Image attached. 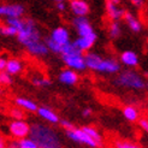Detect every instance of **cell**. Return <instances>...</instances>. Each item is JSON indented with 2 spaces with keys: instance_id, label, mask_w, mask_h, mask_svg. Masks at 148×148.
I'll return each instance as SVG.
<instances>
[{
  "instance_id": "20",
  "label": "cell",
  "mask_w": 148,
  "mask_h": 148,
  "mask_svg": "<svg viewBox=\"0 0 148 148\" xmlns=\"http://www.w3.org/2000/svg\"><path fill=\"white\" fill-rule=\"evenodd\" d=\"M123 116L127 121L129 122H137L140 119V114H138V111L135 106H131V105H127L123 108Z\"/></svg>"
},
{
  "instance_id": "2",
  "label": "cell",
  "mask_w": 148,
  "mask_h": 148,
  "mask_svg": "<svg viewBox=\"0 0 148 148\" xmlns=\"http://www.w3.org/2000/svg\"><path fill=\"white\" fill-rule=\"evenodd\" d=\"M29 136L38 143L39 148H63L60 134L47 124L33 123Z\"/></svg>"
},
{
  "instance_id": "11",
  "label": "cell",
  "mask_w": 148,
  "mask_h": 148,
  "mask_svg": "<svg viewBox=\"0 0 148 148\" xmlns=\"http://www.w3.org/2000/svg\"><path fill=\"white\" fill-rule=\"evenodd\" d=\"M106 14L111 21L123 19L125 10L121 6V0H105Z\"/></svg>"
},
{
  "instance_id": "16",
  "label": "cell",
  "mask_w": 148,
  "mask_h": 148,
  "mask_svg": "<svg viewBox=\"0 0 148 148\" xmlns=\"http://www.w3.org/2000/svg\"><path fill=\"white\" fill-rule=\"evenodd\" d=\"M123 19H124V22H125V24L128 25V28H129L130 32L135 33V34L141 33V30H142V23H141V21H140L132 12L125 11Z\"/></svg>"
},
{
  "instance_id": "17",
  "label": "cell",
  "mask_w": 148,
  "mask_h": 148,
  "mask_svg": "<svg viewBox=\"0 0 148 148\" xmlns=\"http://www.w3.org/2000/svg\"><path fill=\"white\" fill-rule=\"evenodd\" d=\"M39 117L41 119H43L45 122L49 123V124H58L60 123V119H59V116L54 112L52 108L49 107H46V106H39V110L38 112Z\"/></svg>"
},
{
  "instance_id": "21",
  "label": "cell",
  "mask_w": 148,
  "mask_h": 148,
  "mask_svg": "<svg viewBox=\"0 0 148 148\" xmlns=\"http://www.w3.org/2000/svg\"><path fill=\"white\" fill-rule=\"evenodd\" d=\"M122 25L119 23V21H111V23L108 25V36L112 40H117L122 36Z\"/></svg>"
},
{
  "instance_id": "13",
  "label": "cell",
  "mask_w": 148,
  "mask_h": 148,
  "mask_svg": "<svg viewBox=\"0 0 148 148\" xmlns=\"http://www.w3.org/2000/svg\"><path fill=\"white\" fill-rule=\"evenodd\" d=\"M98 40V35H92V36H77V38L73 40L72 42L75 43V46L83 53H88L90 52V49L93 48V46L95 45V42Z\"/></svg>"
},
{
  "instance_id": "36",
  "label": "cell",
  "mask_w": 148,
  "mask_h": 148,
  "mask_svg": "<svg viewBox=\"0 0 148 148\" xmlns=\"http://www.w3.org/2000/svg\"><path fill=\"white\" fill-rule=\"evenodd\" d=\"M7 143L9 142H6V140L4 137L0 138V148H7Z\"/></svg>"
},
{
  "instance_id": "10",
  "label": "cell",
  "mask_w": 148,
  "mask_h": 148,
  "mask_svg": "<svg viewBox=\"0 0 148 148\" xmlns=\"http://www.w3.org/2000/svg\"><path fill=\"white\" fill-rule=\"evenodd\" d=\"M25 9L23 5L13 3V4H3L0 6V16L3 18H22L24 17Z\"/></svg>"
},
{
  "instance_id": "8",
  "label": "cell",
  "mask_w": 148,
  "mask_h": 148,
  "mask_svg": "<svg viewBox=\"0 0 148 148\" xmlns=\"http://www.w3.org/2000/svg\"><path fill=\"white\" fill-rule=\"evenodd\" d=\"M9 132L13 138L22 140L30 135L32 125L28 124L24 119H12L9 123Z\"/></svg>"
},
{
  "instance_id": "34",
  "label": "cell",
  "mask_w": 148,
  "mask_h": 148,
  "mask_svg": "<svg viewBox=\"0 0 148 148\" xmlns=\"http://www.w3.org/2000/svg\"><path fill=\"white\" fill-rule=\"evenodd\" d=\"M92 113H93L92 108H89V107H86V108H83V111H82V117L88 118V117H90V116H92Z\"/></svg>"
},
{
  "instance_id": "5",
  "label": "cell",
  "mask_w": 148,
  "mask_h": 148,
  "mask_svg": "<svg viewBox=\"0 0 148 148\" xmlns=\"http://www.w3.org/2000/svg\"><path fill=\"white\" fill-rule=\"evenodd\" d=\"M60 57H62L63 64L66 68L72 69L75 71H83L87 69L84 53L81 52L72 41L64 47Z\"/></svg>"
},
{
  "instance_id": "32",
  "label": "cell",
  "mask_w": 148,
  "mask_h": 148,
  "mask_svg": "<svg viewBox=\"0 0 148 148\" xmlns=\"http://www.w3.org/2000/svg\"><path fill=\"white\" fill-rule=\"evenodd\" d=\"M130 3L135 7H137V9H141V7L145 5V0H130Z\"/></svg>"
},
{
  "instance_id": "27",
  "label": "cell",
  "mask_w": 148,
  "mask_h": 148,
  "mask_svg": "<svg viewBox=\"0 0 148 148\" xmlns=\"http://www.w3.org/2000/svg\"><path fill=\"white\" fill-rule=\"evenodd\" d=\"M0 83L3 86H11L13 83V77L6 71H0Z\"/></svg>"
},
{
  "instance_id": "29",
  "label": "cell",
  "mask_w": 148,
  "mask_h": 148,
  "mask_svg": "<svg viewBox=\"0 0 148 148\" xmlns=\"http://www.w3.org/2000/svg\"><path fill=\"white\" fill-rule=\"evenodd\" d=\"M62 125V128L66 131V130H71V129H73L75 128V125H73L70 121H68V119H60V123H59Z\"/></svg>"
},
{
  "instance_id": "31",
  "label": "cell",
  "mask_w": 148,
  "mask_h": 148,
  "mask_svg": "<svg viewBox=\"0 0 148 148\" xmlns=\"http://www.w3.org/2000/svg\"><path fill=\"white\" fill-rule=\"evenodd\" d=\"M56 9L59 12H64L66 10V4L65 1H60V3H56Z\"/></svg>"
},
{
  "instance_id": "24",
  "label": "cell",
  "mask_w": 148,
  "mask_h": 148,
  "mask_svg": "<svg viewBox=\"0 0 148 148\" xmlns=\"http://www.w3.org/2000/svg\"><path fill=\"white\" fill-rule=\"evenodd\" d=\"M32 83L38 88H47L51 86V79L47 77H35L32 79Z\"/></svg>"
},
{
  "instance_id": "37",
  "label": "cell",
  "mask_w": 148,
  "mask_h": 148,
  "mask_svg": "<svg viewBox=\"0 0 148 148\" xmlns=\"http://www.w3.org/2000/svg\"><path fill=\"white\" fill-rule=\"evenodd\" d=\"M53 1H56V3H60V1H65V0H53Z\"/></svg>"
},
{
  "instance_id": "23",
  "label": "cell",
  "mask_w": 148,
  "mask_h": 148,
  "mask_svg": "<svg viewBox=\"0 0 148 148\" xmlns=\"http://www.w3.org/2000/svg\"><path fill=\"white\" fill-rule=\"evenodd\" d=\"M82 129H83L90 137H93L100 146H102V136H101V134H100V132H99L97 129H95L94 127H90V125H84V127H82Z\"/></svg>"
},
{
  "instance_id": "18",
  "label": "cell",
  "mask_w": 148,
  "mask_h": 148,
  "mask_svg": "<svg viewBox=\"0 0 148 148\" xmlns=\"http://www.w3.org/2000/svg\"><path fill=\"white\" fill-rule=\"evenodd\" d=\"M13 101H14V105L16 106L23 108L24 111H28V112H38V110H39L38 103L30 99H28V98L17 97Z\"/></svg>"
},
{
  "instance_id": "28",
  "label": "cell",
  "mask_w": 148,
  "mask_h": 148,
  "mask_svg": "<svg viewBox=\"0 0 148 148\" xmlns=\"http://www.w3.org/2000/svg\"><path fill=\"white\" fill-rule=\"evenodd\" d=\"M114 147L116 148H141L140 146H137L135 143H131V142H128V141H116Z\"/></svg>"
},
{
  "instance_id": "6",
  "label": "cell",
  "mask_w": 148,
  "mask_h": 148,
  "mask_svg": "<svg viewBox=\"0 0 148 148\" xmlns=\"http://www.w3.org/2000/svg\"><path fill=\"white\" fill-rule=\"evenodd\" d=\"M45 41L49 52H52L53 54L60 56L64 47L71 42L70 32L68 28H65L63 25L56 27L54 29H52V32L45 39Z\"/></svg>"
},
{
  "instance_id": "1",
  "label": "cell",
  "mask_w": 148,
  "mask_h": 148,
  "mask_svg": "<svg viewBox=\"0 0 148 148\" xmlns=\"http://www.w3.org/2000/svg\"><path fill=\"white\" fill-rule=\"evenodd\" d=\"M16 38L30 56L36 58H43L48 56L49 49L46 45V41L42 39L39 27L33 18H23V25L18 30Z\"/></svg>"
},
{
  "instance_id": "22",
  "label": "cell",
  "mask_w": 148,
  "mask_h": 148,
  "mask_svg": "<svg viewBox=\"0 0 148 148\" xmlns=\"http://www.w3.org/2000/svg\"><path fill=\"white\" fill-rule=\"evenodd\" d=\"M0 34L5 36V38H13V36H17L18 30L14 27L7 24V23H4L0 25Z\"/></svg>"
},
{
  "instance_id": "39",
  "label": "cell",
  "mask_w": 148,
  "mask_h": 148,
  "mask_svg": "<svg viewBox=\"0 0 148 148\" xmlns=\"http://www.w3.org/2000/svg\"><path fill=\"white\" fill-rule=\"evenodd\" d=\"M147 87H148V86H147Z\"/></svg>"
},
{
  "instance_id": "7",
  "label": "cell",
  "mask_w": 148,
  "mask_h": 148,
  "mask_svg": "<svg viewBox=\"0 0 148 148\" xmlns=\"http://www.w3.org/2000/svg\"><path fill=\"white\" fill-rule=\"evenodd\" d=\"M65 135L70 141L75 142L77 145H83L89 148H99L101 147L93 137H90L82 128H73L71 130H66Z\"/></svg>"
},
{
  "instance_id": "14",
  "label": "cell",
  "mask_w": 148,
  "mask_h": 148,
  "mask_svg": "<svg viewBox=\"0 0 148 148\" xmlns=\"http://www.w3.org/2000/svg\"><path fill=\"white\" fill-rule=\"evenodd\" d=\"M119 62L122 65L127 66L129 69H134L140 64V58L137 56L136 52L134 51H124L119 54Z\"/></svg>"
},
{
  "instance_id": "19",
  "label": "cell",
  "mask_w": 148,
  "mask_h": 148,
  "mask_svg": "<svg viewBox=\"0 0 148 148\" xmlns=\"http://www.w3.org/2000/svg\"><path fill=\"white\" fill-rule=\"evenodd\" d=\"M23 70H24V64L22 63L19 59H16V58L7 59V64H6L5 71L9 72L10 75H12V76L19 75V73L23 71Z\"/></svg>"
},
{
  "instance_id": "9",
  "label": "cell",
  "mask_w": 148,
  "mask_h": 148,
  "mask_svg": "<svg viewBox=\"0 0 148 148\" xmlns=\"http://www.w3.org/2000/svg\"><path fill=\"white\" fill-rule=\"evenodd\" d=\"M71 24H72V28L75 29L77 36H81V38L82 36H92L97 34L90 21L87 17H73Z\"/></svg>"
},
{
  "instance_id": "35",
  "label": "cell",
  "mask_w": 148,
  "mask_h": 148,
  "mask_svg": "<svg viewBox=\"0 0 148 148\" xmlns=\"http://www.w3.org/2000/svg\"><path fill=\"white\" fill-rule=\"evenodd\" d=\"M6 64H7V59H5L4 57L0 58V71H5Z\"/></svg>"
},
{
  "instance_id": "12",
  "label": "cell",
  "mask_w": 148,
  "mask_h": 148,
  "mask_svg": "<svg viewBox=\"0 0 148 148\" xmlns=\"http://www.w3.org/2000/svg\"><path fill=\"white\" fill-rule=\"evenodd\" d=\"M69 7L75 17H87L90 12V6L86 0H72L69 3Z\"/></svg>"
},
{
  "instance_id": "4",
  "label": "cell",
  "mask_w": 148,
  "mask_h": 148,
  "mask_svg": "<svg viewBox=\"0 0 148 148\" xmlns=\"http://www.w3.org/2000/svg\"><path fill=\"white\" fill-rule=\"evenodd\" d=\"M114 84L131 90H142L147 87V82L141 73L129 68L121 70L119 73H117V77L114 78Z\"/></svg>"
},
{
  "instance_id": "25",
  "label": "cell",
  "mask_w": 148,
  "mask_h": 148,
  "mask_svg": "<svg viewBox=\"0 0 148 148\" xmlns=\"http://www.w3.org/2000/svg\"><path fill=\"white\" fill-rule=\"evenodd\" d=\"M18 142H19V147L21 148H39L38 143H36L30 136L24 137L22 140H18Z\"/></svg>"
},
{
  "instance_id": "26",
  "label": "cell",
  "mask_w": 148,
  "mask_h": 148,
  "mask_svg": "<svg viewBox=\"0 0 148 148\" xmlns=\"http://www.w3.org/2000/svg\"><path fill=\"white\" fill-rule=\"evenodd\" d=\"M10 117L12 119H24V112H23V108H21L18 106L16 107H12L9 112Z\"/></svg>"
},
{
  "instance_id": "3",
  "label": "cell",
  "mask_w": 148,
  "mask_h": 148,
  "mask_svg": "<svg viewBox=\"0 0 148 148\" xmlns=\"http://www.w3.org/2000/svg\"><path fill=\"white\" fill-rule=\"evenodd\" d=\"M87 69L102 75H116L121 72V62L112 57H102L95 52H88L84 54Z\"/></svg>"
},
{
  "instance_id": "33",
  "label": "cell",
  "mask_w": 148,
  "mask_h": 148,
  "mask_svg": "<svg viewBox=\"0 0 148 148\" xmlns=\"http://www.w3.org/2000/svg\"><path fill=\"white\" fill-rule=\"evenodd\" d=\"M7 148H21L18 140H12V141H10L7 143Z\"/></svg>"
},
{
  "instance_id": "30",
  "label": "cell",
  "mask_w": 148,
  "mask_h": 148,
  "mask_svg": "<svg viewBox=\"0 0 148 148\" xmlns=\"http://www.w3.org/2000/svg\"><path fill=\"white\" fill-rule=\"evenodd\" d=\"M138 125L143 131H146L148 134V119L147 118H140L138 119Z\"/></svg>"
},
{
  "instance_id": "15",
  "label": "cell",
  "mask_w": 148,
  "mask_h": 148,
  "mask_svg": "<svg viewBox=\"0 0 148 148\" xmlns=\"http://www.w3.org/2000/svg\"><path fill=\"white\" fill-rule=\"evenodd\" d=\"M58 79H59V82L65 86H75L78 82V73H77V71L72 70V69L65 68L59 72Z\"/></svg>"
},
{
  "instance_id": "38",
  "label": "cell",
  "mask_w": 148,
  "mask_h": 148,
  "mask_svg": "<svg viewBox=\"0 0 148 148\" xmlns=\"http://www.w3.org/2000/svg\"><path fill=\"white\" fill-rule=\"evenodd\" d=\"M68 1H69V3H70V1H72V0H68Z\"/></svg>"
}]
</instances>
